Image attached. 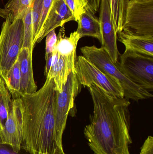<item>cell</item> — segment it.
<instances>
[{"instance_id":"cell-1","label":"cell","mask_w":153,"mask_h":154,"mask_svg":"<svg viewBox=\"0 0 153 154\" xmlns=\"http://www.w3.org/2000/svg\"><path fill=\"white\" fill-rule=\"evenodd\" d=\"M93 105L84 134L94 154H130L129 100L108 93L97 85L88 88Z\"/></svg>"},{"instance_id":"cell-2","label":"cell","mask_w":153,"mask_h":154,"mask_svg":"<svg viewBox=\"0 0 153 154\" xmlns=\"http://www.w3.org/2000/svg\"><path fill=\"white\" fill-rule=\"evenodd\" d=\"M57 91L53 79L35 93L21 97L22 104V148L30 154H63L57 143L55 109Z\"/></svg>"},{"instance_id":"cell-3","label":"cell","mask_w":153,"mask_h":154,"mask_svg":"<svg viewBox=\"0 0 153 154\" xmlns=\"http://www.w3.org/2000/svg\"><path fill=\"white\" fill-rule=\"evenodd\" d=\"M81 51L83 56L119 84L126 98L138 101L152 97L153 94L150 91L137 85L126 77L103 48H98L95 46H85L81 48Z\"/></svg>"},{"instance_id":"cell-4","label":"cell","mask_w":153,"mask_h":154,"mask_svg":"<svg viewBox=\"0 0 153 154\" xmlns=\"http://www.w3.org/2000/svg\"><path fill=\"white\" fill-rule=\"evenodd\" d=\"M23 38L22 19L12 20L10 15H8L3 23L0 33V75L2 78L18 59Z\"/></svg>"},{"instance_id":"cell-5","label":"cell","mask_w":153,"mask_h":154,"mask_svg":"<svg viewBox=\"0 0 153 154\" xmlns=\"http://www.w3.org/2000/svg\"><path fill=\"white\" fill-rule=\"evenodd\" d=\"M121 72L138 86L148 91L153 89V57L125 50L116 63Z\"/></svg>"},{"instance_id":"cell-6","label":"cell","mask_w":153,"mask_h":154,"mask_svg":"<svg viewBox=\"0 0 153 154\" xmlns=\"http://www.w3.org/2000/svg\"><path fill=\"white\" fill-rule=\"evenodd\" d=\"M81 86L75 72L73 71L68 76L62 91H57L55 109V135L57 146L62 152H64L62 137L67 117L74 108L75 100L81 91Z\"/></svg>"},{"instance_id":"cell-7","label":"cell","mask_w":153,"mask_h":154,"mask_svg":"<svg viewBox=\"0 0 153 154\" xmlns=\"http://www.w3.org/2000/svg\"><path fill=\"white\" fill-rule=\"evenodd\" d=\"M122 31L153 36V0H129Z\"/></svg>"},{"instance_id":"cell-8","label":"cell","mask_w":153,"mask_h":154,"mask_svg":"<svg viewBox=\"0 0 153 154\" xmlns=\"http://www.w3.org/2000/svg\"><path fill=\"white\" fill-rule=\"evenodd\" d=\"M75 72L79 83L84 87L89 88L94 84L110 95L124 97L119 84L84 56H79L76 59Z\"/></svg>"},{"instance_id":"cell-9","label":"cell","mask_w":153,"mask_h":154,"mask_svg":"<svg viewBox=\"0 0 153 154\" xmlns=\"http://www.w3.org/2000/svg\"><path fill=\"white\" fill-rule=\"evenodd\" d=\"M1 144L7 145L19 153L22 142L21 99L12 100V109L1 134Z\"/></svg>"},{"instance_id":"cell-10","label":"cell","mask_w":153,"mask_h":154,"mask_svg":"<svg viewBox=\"0 0 153 154\" xmlns=\"http://www.w3.org/2000/svg\"><path fill=\"white\" fill-rule=\"evenodd\" d=\"M99 20L101 29L102 48L115 64L119 62L120 54L117 47V33L111 18V11L108 0H101L100 5Z\"/></svg>"},{"instance_id":"cell-11","label":"cell","mask_w":153,"mask_h":154,"mask_svg":"<svg viewBox=\"0 0 153 154\" xmlns=\"http://www.w3.org/2000/svg\"><path fill=\"white\" fill-rule=\"evenodd\" d=\"M53 60L52 66L46 77V79H53L57 91H62L63 87L67 82L68 76L75 71L76 56L65 57L53 51Z\"/></svg>"},{"instance_id":"cell-12","label":"cell","mask_w":153,"mask_h":154,"mask_svg":"<svg viewBox=\"0 0 153 154\" xmlns=\"http://www.w3.org/2000/svg\"><path fill=\"white\" fill-rule=\"evenodd\" d=\"M71 21H75V19L64 1L54 0L37 43L40 42L51 31L57 27H63Z\"/></svg>"},{"instance_id":"cell-13","label":"cell","mask_w":153,"mask_h":154,"mask_svg":"<svg viewBox=\"0 0 153 154\" xmlns=\"http://www.w3.org/2000/svg\"><path fill=\"white\" fill-rule=\"evenodd\" d=\"M32 53L33 51L28 48H22L18 57L21 79L22 97L35 93L37 89L33 75Z\"/></svg>"},{"instance_id":"cell-14","label":"cell","mask_w":153,"mask_h":154,"mask_svg":"<svg viewBox=\"0 0 153 154\" xmlns=\"http://www.w3.org/2000/svg\"><path fill=\"white\" fill-rule=\"evenodd\" d=\"M117 40L123 43L125 50L153 57V36H138L121 31Z\"/></svg>"},{"instance_id":"cell-15","label":"cell","mask_w":153,"mask_h":154,"mask_svg":"<svg viewBox=\"0 0 153 154\" xmlns=\"http://www.w3.org/2000/svg\"><path fill=\"white\" fill-rule=\"evenodd\" d=\"M77 22L78 27L76 31L81 38L84 37H91L102 42L101 24L99 18L88 5L84 12L79 17Z\"/></svg>"},{"instance_id":"cell-16","label":"cell","mask_w":153,"mask_h":154,"mask_svg":"<svg viewBox=\"0 0 153 154\" xmlns=\"http://www.w3.org/2000/svg\"><path fill=\"white\" fill-rule=\"evenodd\" d=\"M57 42L54 51L57 54L65 57L76 56V50L78 42L81 38L78 32L75 31L69 37L64 36V30H60L57 36Z\"/></svg>"},{"instance_id":"cell-17","label":"cell","mask_w":153,"mask_h":154,"mask_svg":"<svg viewBox=\"0 0 153 154\" xmlns=\"http://www.w3.org/2000/svg\"><path fill=\"white\" fill-rule=\"evenodd\" d=\"M35 0H9L3 9H0V16L5 19L10 15L12 20L22 19Z\"/></svg>"},{"instance_id":"cell-18","label":"cell","mask_w":153,"mask_h":154,"mask_svg":"<svg viewBox=\"0 0 153 154\" xmlns=\"http://www.w3.org/2000/svg\"><path fill=\"white\" fill-rule=\"evenodd\" d=\"M3 79L12 96V100L20 98L22 97L21 92V79L19 62L18 59Z\"/></svg>"},{"instance_id":"cell-19","label":"cell","mask_w":153,"mask_h":154,"mask_svg":"<svg viewBox=\"0 0 153 154\" xmlns=\"http://www.w3.org/2000/svg\"><path fill=\"white\" fill-rule=\"evenodd\" d=\"M129 0H108L110 11L111 18L117 33L122 31L125 18L126 10Z\"/></svg>"},{"instance_id":"cell-20","label":"cell","mask_w":153,"mask_h":154,"mask_svg":"<svg viewBox=\"0 0 153 154\" xmlns=\"http://www.w3.org/2000/svg\"><path fill=\"white\" fill-rule=\"evenodd\" d=\"M12 106L11 96L3 79L0 75V127L1 131L11 109Z\"/></svg>"},{"instance_id":"cell-21","label":"cell","mask_w":153,"mask_h":154,"mask_svg":"<svg viewBox=\"0 0 153 154\" xmlns=\"http://www.w3.org/2000/svg\"><path fill=\"white\" fill-rule=\"evenodd\" d=\"M31 6L27 11L22 19L24 26V38L22 48H28L33 51V26H32Z\"/></svg>"},{"instance_id":"cell-22","label":"cell","mask_w":153,"mask_h":154,"mask_svg":"<svg viewBox=\"0 0 153 154\" xmlns=\"http://www.w3.org/2000/svg\"><path fill=\"white\" fill-rule=\"evenodd\" d=\"M43 0H35L31 7L32 26H33V45L35 47L37 38L38 29L42 11Z\"/></svg>"},{"instance_id":"cell-23","label":"cell","mask_w":153,"mask_h":154,"mask_svg":"<svg viewBox=\"0 0 153 154\" xmlns=\"http://www.w3.org/2000/svg\"><path fill=\"white\" fill-rule=\"evenodd\" d=\"M53 2H54V0H43L42 11H41L40 20L39 23L38 29L37 40L38 37L40 32L42 30L43 25H44L45 21L47 17L49 12L50 11Z\"/></svg>"},{"instance_id":"cell-24","label":"cell","mask_w":153,"mask_h":154,"mask_svg":"<svg viewBox=\"0 0 153 154\" xmlns=\"http://www.w3.org/2000/svg\"><path fill=\"white\" fill-rule=\"evenodd\" d=\"M46 56L45 59L46 58L49 54L54 51L55 46L57 42V37L56 34L55 29L53 30L48 33L46 36Z\"/></svg>"},{"instance_id":"cell-25","label":"cell","mask_w":153,"mask_h":154,"mask_svg":"<svg viewBox=\"0 0 153 154\" xmlns=\"http://www.w3.org/2000/svg\"><path fill=\"white\" fill-rule=\"evenodd\" d=\"M140 154H153V138L149 136L141 148Z\"/></svg>"},{"instance_id":"cell-26","label":"cell","mask_w":153,"mask_h":154,"mask_svg":"<svg viewBox=\"0 0 153 154\" xmlns=\"http://www.w3.org/2000/svg\"><path fill=\"white\" fill-rule=\"evenodd\" d=\"M101 0H87L88 5L94 14L99 11Z\"/></svg>"},{"instance_id":"cell-27","label":"cell","mask_w":153,"mask_h":154,"mask_svg":"<svg viewBox=\"0 0 153 154\" xmlns=\"http://www.w3.org/2000/svg\"><path fill=\"white\" fill-rule=\"evenodd\" d=\"M46 65L45 68V75L46 77L47 76L50 68L52 66V62L53 60V52L49 55L48 57L46 59Z\"/></svg>"},{"instance_id":"cell-28","label":"cell","mask_w":153,"mask_h":154,"mask_svg":"<svg viewBox=\"0 0 153 154\" xmlns=\"http://www.w3.org/2000/svg\"><path fill=\"white\" fill-rule=\"evenodd\" d=\"M7 148L4 145L0 144V154H18Z\"/></svg>"},{"instance_id":"cell-29","label":"cell","mask_w":153,"mask_h":154,"mask_svg":"<svg viewBox=\"0 0 153 154\" xmlns=\"http://www.w3.org/2000/svg\"><path fill=\"white\" fill-rule=\"evenodd\" d=\"M78 1H80V2H81L83 3L88 5V2L87 0H78Z\"/></svg>"},{"instance_id":"cell-30","label":"cell","mask_w":153,"mask_h":154,"mask_svg":"<svg viewBox=\"0 0 153 154\" xmlns=\"http://www.w3.org/2000/svg\"><path fill=\"white\" fill-rule=\"evenodd\" d=\"M1 127H0V144H1Z\"/></svg>"},{"instance_id":"cell-31","label":"cell","mask_w":153,"mask_h":154,"mask_svg":"<svg viewBox=\"0 0 153 154\" xmlns=\"http://www.w3.org/2000/svg\"></svg>"}]
</instances>
